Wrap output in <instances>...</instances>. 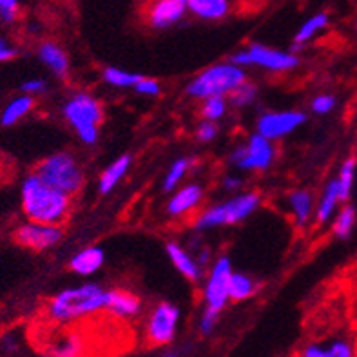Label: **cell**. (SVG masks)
<instances>
[{"label": "cell", "mask_w": 357, "mask_h": 357, "mask_svg": "<svg viewBox=\"0 0 357 357\" xmlns=\"http://www.w3.org/2000/svg\"><path fill=\"white\" fill-rule=\"evenodd\" d=\"M20 207L29 222L62 225L71 213V196L54 189L36 172H31L20 185Z\"/></svg>", "instance_id": "cell-1"}, {"label": "cell", "mask_w": 357, "mask_h": 357, "mask_svg": "<svg viewBox=\"0 0 357 357\" xmlns=\"http://www.w3.org/2000/svg\"><path fill=\"white\" fill-rule=\"evenodd\" d=\"M105 294L107 289L93 281L68 287L59 290L47 301L45 314L56 325H69L73 321L102 312L105 308Z\"/></svg>", "instance_id": "cell-2"}, {"label": "cell", "mask_w": 357, "mask_h": 357, "mask_svg": "<svg viewBox=\"0 0 357 357\" xmlns=\"http://www.w3.org/2000/svg\"><path fill=\"white\" fill-rule=\"evenodd\" d=\"M261 207V195L258 190H241L231 198L202 208L192 220L196 232H207L222 227L240 225Z\"/></svg>", "instance_id": "cell-3"}, {"label": "cell", "mask_w": 357, "mask_h": 357, "mask_svg": "<svg viewBox=\"0 0 357 357\" xmlns=\"http://www.w3.org/2000/svg\"><path fill=\"white\" fill-rule=\"evenodd\" d=\"M62 116L78 140L87 147L98 144L104 105L87 91H75L62 104Z\"/></svg>", "instance_id": "cell-4"}, {"label": "cell", "mask_w": 357, "mask_h": 357, "mask_svg": "<svg viewBox=\"0 0 357 357\" xmlns=\"http://www.w3.org/2000/svg\"><path fill=\"white\" fill-rule=\"evenodd\" d=\"M247 80H249L247 69L229 60V62L213 63L204 71H199L192 80L187 82L183 91H185V96H189L190 100H198V102L211 98V96L229 98Z\"/></svg>", "instance_id": "cell-5"}, {"label": "cell", "mask_w": 357, "mask_h": 357, "mask_svg": "<svg viewBox=\"0 0 357 357\" xmlns=\"http://www.w3.org/2000/svg\"><path fill=\"white\" fill-rule=\"evenodd\" d=\"M36 174L54 189L62 190L68 196L78 195L86 183V171L80 158L71 151H56L45 156L36 165Z\"/></svg>", "instance_id": "cell-6"}, {"label": "cell", "mask_w": 357, "mask_h": 357, "mask_svg": "<svg viewBox=\"0 0 357 357\" xmlns=\"http://www.w3.org/2000/svg\"><path fill=\"white\" fill-rule=\"evenodd\" d=\"M232 62L241 68H258L268 73H290L299 68L301 59L294 51L276 50L272 45L252 42L247 47L232 54Z\"/></svg>", "instance_id": "cell-7"}, {"label": "cell", "mask_w": 357, "mask_h": 357, "mask_svg": "<svg viewBox=\"0 0 357 357\" xmlns=\"http://www.w3.org/2000/svg\"><path fill=\"white\" fill-rule=\"evenodd\" d=\"M276 145L265 136L252 132L241 145L234 147L229 154V163L243 172H265L274 165Z\"/></svg>", "instance_id": "cell-8"}, {"label": "cell", "mask_w": 357, "mask_h": 357, "mask_svg": "<svg viewBox=\"0 0 357 357\" xmlns=\"http://www.w3.org/2000/svg\"><path fill=\"white\" fill-rule=\"evenodd\" d=\"M232 261L229 256L222 254L218 256L211 267H208L207 276L202 289V299H204V308L213 310L216 314H222L231 303V278H232Z\"/></svg>", "instance_id": "cell-9"}, {"label": "cell", "mask_w": 357, "mask_h": 357, "mask_svg": "<svg viewBox=\"0 0 357 357\" xmlns=\"http://www.w3.org/2000/svg\"><path fill=\"white\" fill-rule=\"evenodd\" d=\"M180 317V307L171 301H160L154 305L145 319V340L153 347L171 344L178 334Z\"/></svg>", "instance_id": "cell-10"}, {"label": "cell", "mask_w": 357, "mask_h": 357, "mask_svg": "<svg viewBox=\"0 0 357 357\" xmlns=\"http://www.w3.org/2000/svg\"><path fill=\"white\" fill-rule=\"evenodd\" d=\"M308 116L301 109H283V111H263L256 118V132L271 142H280L299 127L307 123Z\"/></svg>", "instance_id": "cell-11"}, {"label": "cell", "mask_w": 357, "mask_h": 357, "mask_svg": "<svg viewBox=\"0 0 357 357\" xmlns=\"http://www.w3.org/2000/svg\"><path fill=\"white\" fill-rule=\"evenodd\" d=\"M187 0H145L144 20L151 29L163 31L185 20Z\"/></svg>", "instance_id": "cell-12"}, {"label": "cell", "mask_w": 357, "mask_h": 357, "mask_svg": "<svg viewBox=\"0 0 357 357\" xmlns=\"http://www.w3.org/2000/svg\"><path fill=\"white\" fill-rule=\"evenodd\" d=\"M13 238L18 245H22L26 249L42 252V250L56 247L63 238V231L62 225H47V223H36L27 220L26 223L17 227Z\"/></svg>", "instance_id": "cell-13"}, {"label": "cell", "mask_w": 357, "mask_h": 357, "mask_svg": "<svg viewBox=\"0 0 357 357\" xmlns=\"http://www.w3.org/2000/svg\"><path fill=\"white\" fill-rule=\"evenodd\" d=\"M205 189L202 183L195 181V183H187V185H180L176 190H172L171 198H169L165 211L167 216L174 218H185L189 214L196 213L199 205L204 204Z\"/></svg>", "instance_id": "cell-14"}, {"label": "cell", "mask_w": 357, "mask_h": 357, "mask_svg": "<svg viewBox=\"0 0 357 357\" xmlns=\"http://www.w3.org/2000/svg\"><path fill=\"white\" fill-rule=\"evenodd\" d=\"M356 343L349 335H328L321 340L308 341L299 357H356Z\"/></svg>", "instance_id": "cell-15"}, {"label": "cell", "mask_w": 357, "mask_h": 357, "mask_svg": "<svg viewBox=\"0 0 357 357\" xmlns=\"http://www.w3.org/2000/svg\"><path fill=\"white\" fill-rule=\"evenodd\" d=\"M105 312L118 319H135L144 310L140 296L126 289H107L105 294Z\"/></svg>", "instance_id": "cell-16"}, {"label": "cell", "mask_w": 357, "mask_h": 357, "mask_svg": "<svg viewBox=\"0 0 357 357\" xmlns=\"http://www.w3.org/2000/svg\"><path fill=\"white\" fill-rule=\"evenodd\" d=\"M165 252H167L169 259H171L172 267L176 268L187 281H192V283L202 281L205 271L202 268V265L196 261L195 254L190 252L185 245L178 243V241H169V243L165 245Z\"/></svg>", "instance_id": "cell-17"}, {"label": "cell", "mask_w": 357, "mask_h": 357, "mask_svg": "<svg viewBox=\"0 0 357 357\" xmlns=\"http://www.w3.org/2000/svg\"><path fill=\"white\" fill-rule=\"evenodd\" d=\"M187 9L202 22H223L234 13L236 0H187Z\"/></svg>", "instance_id": "cell-18"}, {"label": "cell", "mask_w": 357, "mask_h": 357, "mask_svg": "<svg viewBox=\"0 0 357 357\" xmlns=\"http://www.w3.org/2000/svg\"><path fill=\"white\" fill-rule=\"evenodd\" d=\"M36 56L44 63L45 68L53 73L54 77L63 80L69 77L71 71V60H69L68 51L63 50L62 45L53 40H44L36 47Z\"/></svg>", "instance_id": "cell-19"}, {"label": "cell", "mask_w": 357, "mask_h": 357, "mask_svg": "<svg viewBox=\"0 0 357 357\" xmlns=\"http://www.w3.org/2000/svg\"><path fill=\"white\" fill-rule=\"evenodd\" d=\"M316 196L308 189H294L287 196V208L298 227H307L316 213Z\"/></svg>", "instance_id": "cell-20"}, {"label": "cell", "mask_w": 357, "mask_h": 357, "mask_svg": "<svg viewBox=\"0 0 357 357\" xmlns=\"http://www.w3.org/2000/svg\"><path fill=\"white\" fill-rule=\"evenodd\" d=\"M343 198H341L340 185L335 181V176L326 181L323 187L321 195L316 199V213H314V222L317 225H328L332 222L334 214L337 213V208L343 205Z\"/></svg>", "instance_id": "cell-21"}, {"label": "cell", "mask_w": 357, "mask_h": 357, "mask_svg": "<svg viewBox=\"0 0 357 357\" xmlns=\"http://www.w3.org/2000/svg\"><path fill=\"white\" fill-rule=\"evenodd\" d=\"M331 15L326 13V11H317V13L310 15V17L298 27V31H296L294 35V40H292V47H294V50H305L308 44H312L314 40H317V38L331 27Z\"/></svg>", "instance_id": "cell-22"}, {"label": "cell", "mask_w": 357, "mask_h": 357, "mask_svg": "<svg viewBox=\"0 0 357 357\" xmlns=\"http://www.w3.org/2000/svg\"><path fill=\"white\" fill-rule=\"evenodd\" d=\"M105 263V252L102 247H86V249L78 250L71 259H69V268L73 274H77L80 278H91L95 276L100 268L104 267Z\"/></svg>", "instance_id": "cell-23"}, {"label": "cell", "mask_w": 357, "mask_h": 357, "mask_svg": "<svg viewBox=\"0 0 357 357\" xmlns=\"http://www.w3.org/2000/svg\"><path fill=\"white\" fill-rule=\"evenodd\" d=\"M132 156L131 154H120L118 158L109 163L107 167L102 171L98 178V192L100 195H109L118 187V183L127 176V172L131 171Z\"/></svg>", "instance_id": "cell-24"}, {"label": "cell", "mask_w": 357, "mask_h": 357, "mask_svg": "<svg viewBox=\"0 0 357 357\" xmlns=\"http://www.w3.org/2000/svg\"><path fill=\"white\" fill-rule=\"evenodd\" d=\"M86 340L77 331L62 332L50 344V354L53 357H86Z\"/></svg>", "instance_id": "cell-25"}, {"label": "cell", "mask_w": 357, "mask_h": 357, "mask_svg": "<svg viewBox=\"0 0 357 357\" xmlns=\"http://www.w3.org/2000/svg\"><path fill=\"white\" fill-rule=\"evenodd\" d=\"M35 96L31 95H22L15 96L13 100H9L6 107L2 109V113H0V126L2 127H11L15 123H18L20 120L27 116V114L31 113L33 109H35Z\"/></svg>", "instance_id": "cell-26"}, {"label": "cell", "mask_w": 357, "mask_h": 357, "mask_svg": "<svg viewBox=\"0 0 357 357\" xmlns=\"http://www.w3.org/2000/svg\"><path fill=\"white\" fill-rule=\"evenodd\" d=\"M357 225V211L354 205L350 204H343L340 208H337V213L334 214L331 222V229L334 238L337 240L344 241L349 240L350 236H352L354 229Z\"/></svg>", "instance_id": "cell-27"}, {"label": "cell", "mask_w": 357, "mask_h": 357, "mask_svg": "<svg viewBox=\"0 0 357 357\" xmlns=\"http://www.w3.org/2000/svg\"><path fill=\"white\" fill-rule=\"evenodd\" d=\"M190 165H192V160L187 158V156H180L174 162L169 165L167 172L162 180V190L163 192H172L181 185V181L185 180V176L189 174Z\"/></svg>", "instance_id": "cell-28"}, {"label": "cell", "mask_w": 357, "mask_h": 357, "mask_svg": "<svg viewBox=\"0 0 357 357\" xmlns=\"http://www.w3.org/2000/svg\"><path fill=\"white\" fill-rule=\"evenodd\" d=\"M356 176H357V160L354 156L344 158L343 163L340 165V171L335 174V181L340 185L341 198L344 204H349L350 196H352L354 185H356Z\"/></svg>", "instance_id": "cell-29"}, {"label": "cell", "mask_w": 357, "mask_h": 357, "mask_svg": "<svg viewBox=\"0 0 357 357\" xmlns=\"http://www.w3.org/2000/svg\"><path fill=\"white\" fill-rule=\"evenodd\" d=\"M102 78L107 86L114 87V89H135V86L138 84V80L142 78L140 73L127 71L122 68H105L102 71Z\"/></svg>", "instance_id": "cell-30"}, {"label": "cell", "mask_w": 357, "mask_h": 357, "mask_svg": "<svg viewBox=\"0 0 357 357\" xmlns=\"http://www.w3.org/2000/svg\"><path fill=\"white\" fill-rule=\"evenodd\" d=\"M258 292V283L249 274L232 272L231 278V301H247Z\"/></svg>", "instance_id": "cell-31"}, {"label": "cell", "mask_w": 357, "mask_h": 357, "mask_svg": "<svg viewBox=\"0 0 357 357\" xmlns=\"http://www.w3.org/2000/svg\"><path fill=\"white\" fill-rule=\"evenodd\" d=\"M229 98L225 96H211V98L202 100L199 105V116L202 120H211V122H220L222 118L229 113Z\"/></svg>", "instance_id": "cell-32"}, {"label": "cell", "mask_w": 357, "mask_h": 357, "mask_svg": "<svg viewBox=\"0 0 357 357\" xmlns=\"http://www.w3.org/2000/svg\"><path fill=\"white\" fill-rule=\"evenodd\" d=\"M259 95V89L256 84H252L250 80L243 82L238 89L229 96V105L234 109H245V107H250V105L258 100Z\"/></svg>", "instance_id": "cell-33"}, {"label": "cell", "mask_w": 357, "mask_h": 357, "mask_svg": "<svg viewBox=\"0 0 357 357\" xmlns=\"http://www.w3.org/2000/svg\"><path fill=\"white\" fill-rule=\"evenodd\" d=\"M337 109V96L332 93H317L312 100H310V111L316 116H328Z\"/></svg>", "instance_id": "cell-34"}, {"label": "cell", "mask_w": 357, "mask_h": 357, "mask_svg": "<svg viewBox=\"0 0 357 357\" xmlns=\"http://www.w3.org/2000/svg\"><path fill=\"white\" fill-rule=\"evenodd\" d=\"M220 135V127L218 122H211V120H202V122L196 126L195 136L199 144H213L214 140Z\"/></svg>", "instance_id": "cell-35"}, {"label": "cell", "mask_w": 357, "mask_h": 357, "mask_svg": "<svg viewBox=\"0 0 357 357\" xmlns=\"http://www.w3.org/2000/svg\"><path fill=\"white\" fill-rule=\"evenodd\" d=\"M132 91H135L136 95L149 96V98H153V96L162 95V84H160L156 78L144 77V75H142V78L138 80V84H136Z\"/></svg>", "instance_id": "cell-36"}, {"label": "cell", "mask_w": 357, "mask_h": 357, "mask_svg": "<svg viewBox=\"0 0 357 357\" xmlns=\"http://www.w3.org/2000/svg\"><path fill=\"white\" fill-rule=\"evenodd\" d=\"M220 316L222 314H216L213 312V310H207V308H204L202 310V314H199V319H198V331L202 335H211L214 332V328H216L218 321H220Z\"/></svg>", "instance_id": "cell-37"}, {"label": "cell", "mask_w": 357, "mask_h": 357, "mask_svg": "<svg viewBox=\"0 0 357 357\" xmlns=\"http://www.w3.org/2000/svg\"><path fill=\"white\" fill-rule=\"evenodd\" d=\"M20 15V0H0V20L13 24Z\"/></svg>", "instance_id": "cell-38"}, {"label": "cell", "mask_w": 357, "mask_h": 357, "mask_svg": "<svg viewBox=\"0 0 357 357\" xmlns=\"http://www.w3.org/2000/svg\"><path fill=\"white\" fill-rule=\"evenodd\" d=\"M20 91H22V93H26V95H31V96L44 95L45 91H47V82L42 80V78H29V80L22 82Z\"/></svg>", "instance_id": "cell-39"}, {"label": "cell", "mask_w": 357, "mask_h": 357, "mask_svg": "<svg viewBox=\"0 0 357 357\" xmlns=\"http://www.w3.org/2000/svg\"><path fill=\"white\" fill-rule=\"evenodd\" d=\"M222 187L229 195L241 192L243 190V178H240L238 174H229V176H225L222 180Z\"/></svg>", "instance_id": "cell-40"}, {"label": "cell", "mask_w": 357, "mask_h": 357, "mask_svg": "<svg viewBox=\"0 0 357 357\" xmlns=\"http://www.w3.org/2000/svg\"><path fill=\"white\" fill-rule=\"evenodd\" d=\"M17 54H18V51L13 44H9V42H6V40H0V63L13 60Z\"/></svg>", "instance_id": "cell-41"}, {"label": "cell", "mask_w": 357, "mask_h": 357, "mask_svg": "<svg viewBox=\"0 0 357 357\" xmlns=\"http://www.w3.org/2000/svg\"><path fill=\"white\" fill-rule=\"evenodd\" d=\"M195 258H196V261L202 265V268H204V271L207 267H211V263L214 261L213 256H211V249H207V247H199V249L195 252Z\"/></svg>", "instance_id": "cell-42"}, {"label": "cell", "mask_w": 357, "mask_h": 357, "mask_svg": "<svg viewBox=\"0 0 357 357\" xmlns=\"http://www.w3.org/2000/svg\"><path fill=\"white\" fill-rule=\"evenodd\" d=\"M162 357H180V356H176V354H165V356Z\"/></svg>", "instance_id": "cell-43"}, {"label": "cell", "mask_w": 357, "mask_h": 357, "mask_svg": "<svg viewBox=\"0 0 357 357\" xmlns=\"http://www.w3.org/2000/svg\"><path fill=\"white\" fill-rule=\"evenodd\" d=\"M40 357H53V356H51V354H42Z\"/></svg>", "instance_id": "cell-44"}, {"label": "cell", "mask_w": 357, "mask_h": 357, "mask_svg": "<svg viewBox=\"0 0 357 357\" xmlns=\"http://www.w3.org/2000/svg\"><path fill=\"white\" fill-rule=\"evenodd\" d=\"M356 35H357V20H356Z\"/></svg>", "instance_id": "cell-45"}]
</instances>
